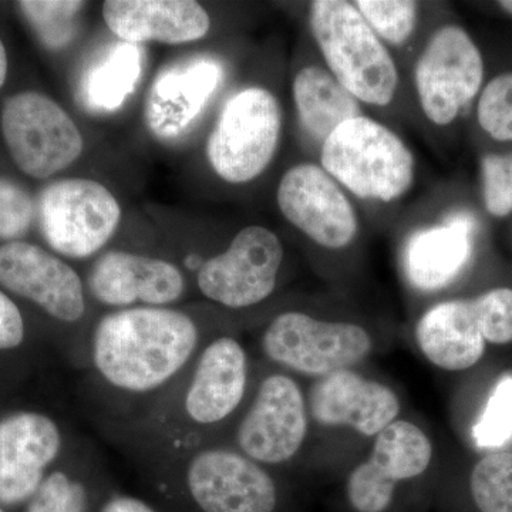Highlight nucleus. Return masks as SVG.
Wrapping results in <instances>:
<instances>
[{
	"label": "nucleus",
	"mask_w": 512,
	"mask_h": 512,
	"mask_svg": "<svg viewBox=\"0 0 512 512\" xmlns=\"http://www.w3.org/2000/svg\"><path fill=\"white\" fill-rule=\"evenodd\" d=\"M470 491L480 512H512V453L497 451L477 461Z\"/></svg>",
	"instance_id": "nucleus-26"
},
{
	"label": "nucleus",
	"mask_w": 512,
	"mask_h": 512,
	"mask_svg": "<svg viewBox=\"0 0 512 512\" xmlns=\"http://www.w3.org/2000/svg\"><path fill=\"white\" fill-rule=\"evenodd\" d=\"M292 90L302 127L320 144L340 124L362 116L359 100L322 67L302 69L293 80Z\"/></svg>",
	"instance_id": "nucleus-23"
},
{
	"label": "nucleus",
	"mask_w": 512,
	"mask_h": 512,
	"mask_svg": "<svg viewBox=\"0 0 512 512\" xmlns=\"http://www.w3.org/2000/svg\"><path fill=\"white\" fill-rule=\"evenodd\" d=\"M485 342L507 345L512 342V289L497 288L474 298Z\"/></svg>",
	"instance_id": "nucleus-32"
},
{
	"label": "nucleus",
	"mask_w": 512,
	"mask_h": 512,
	"mask_svg": "<svg viewBox=\"0 0 512 512\" xmlns=\"http://www.w3.org/2000/svg\"><path fill=\"white\" fill-rule=\"evenodd\" d=\"M473 439L480 448H500L512 440V375L495 384L480 419L474 424Z\"/></svg>",
	"instance_id": "nucleus-29"
},
{
	"label": "nucleus",
	"mask_w": 512,
	"mask_h": 512,
	"mask_svg": "<svg viewBox=\"0 0 512 512\" xmlns=\"http://www.w3.org/2000/svg\"><path fill=\"white\" fill-rule=\"evenodd\" d=\"M308 431V402L301 386L286 373H272L259 384L235 441L238 451L261 466H282L298 456Z\"/></svg>",
	"instance_id": "nucleus-10"
},
{
	"label": "nucleus",
	"mask_w": 512,
	"mask_h": 512,
	"mask_svg": "<svg viewBox=\"0 0 512 512\" xmlns=\"http://www.w3.org/2000/svg\"><path fill=\"white\" fill-rule=\"evenodd\" d=\"M261 346L264 355L282 369L322 379L365 362L372 355L373 339L356 323L284 312L266 326Z\"/></svg>",
	"instance_id": "nucleus-4"
},
{
	"label": "nucleus",
	"mask_w": 512,
	"mask_h": 512,
	"mask_svg": "<svg viewBox=\"0 0 512 512\" xmlns=\"http://www.w3.org/2000/svg\"><path fill=\"white\" fill-rule=\"evenodd\" d=\"M0 285L63 323L86 313L82 278L59 256L29 242L0 245Z\"/></svg>",
	"instance_id": "nucleus-14"
},
{
	"label": "nucleus",
	"mask_w": 512,
	"mask_h": 512,
	"mask_svg": "<svg viewBox=\"0 0 512 512\" xmlns=\"http://www.w3.org/2000/svg\"><path fill=\"white\" fill-rule=\"evenodd\" d=\"M97 512H160L154 505L128 494H111L99 505Z\"/></svg>",
	"instance_id": "nucleus-35"
},
{
	"label": "nucleus",
	"mask_w": 512,
	"mask_h": 512,
	"mask_svg": "<svg viewBox=\"0 0 512 512\" xmlns=\"http://www.w3.org/2000/svg\"><path fill=\"white\" fill-rule=\"evenodd\" d=\"M484 202L494 217H505L512 212V154L483 158Z\"/></svg>",
	"instance_id": "nucleus-33"
},
{
	"label": "nucleus",
	"mask_w": 512,
	"mask_h": 512,
	"mask_svg": "<svg viewBox=\"0 0 512 512\" xmlns=\"http://www.w3.org/2000/svg\"><path fill=\"white\" fill-rule=\"evenodd\" d=\"M284 255V245L271 229L259 225L244 228L227 251L201 265L198 289L225 308H251L274 293Z\"/></svg>",
	"instance_id": "nucleus-8"
},
{
	"label": "nucleus",
	"mask_w": 512,
	"mask_h": 512,
	"mask_svg": "<svg viewBox=\"0 0 512 512\" xmlns=\"http://www.w3.org/2000/svg\"><path fill=\"white\" fill-rule=\"evenodd\" d=\"M92 490L79 476L56 470L47 474L26 512H97Z\"/></svg>",
	"instance_id": "nucleus-27"
},
{
	"label": "nucleus",
	"mask_w": 512,
	"mask_h": 512,
	"mask_svg": "<svg viewBox=\"0 0 512 512\" xmlns=\"http://www.w3.org/2000/svg\"><path fill=\"white\" fill-rule=\"evenodd\" d=\"M311 28L330 73L356 100L372 106L393 100L396 64L353 3L312 2Z\"/></svg>",
	"instance_id": "nucleus-2"
},
{
	"label": "nucleus",
	"mask_w": 512,
	"mask_h": 512,
	"mask_svg": "<svg viewBox=\"0 0 512 512\" xmlns=\"http://www.w3.org/2000/svg\"><path fill=\"white\" fill-rule=\"evenodd\" d=\"M478 123L495 140H512V73L494 77L478 101Z\"/></svg>",
	"instance_id": "nucleus-30"
},
{
	"label": "nucleus",
	"mask_w": 512,
	"mask_h": 512,
	"mask_svg": "<svg viewBox=\"0 0 512 512\" xmlns=\"http://www.w3.org/2000/svg\"><path fill=\"white\" fill-rule=\"evenodd\" d=\"M140 73V47L121 40L111 46L109 52L93 64L84 77V103L94 111L119 109L136 87Z\"/></svg>",
	"instance_id": "nucleus-24"
},
{
	"label": "nucleus",
	"mask_w": 512,
	"mask_h": 512,
	"mask_svg": "<svg viewBox=\"0 0 512 512\" xmlns=\"http://www.w3.org/2000/svg\"><path fill=\"white\" fill-rule=\"evenodd\" d=\"M25 339V322L15 302L0 291V350L18 348Z\"/></svg>",
	"instance_id": "nucleus-34"
},
{
	"label": "nucleus",
	"mask_w": 512,
	"mask_h": 512,
	"mask_svg": "<svg viewBox=\"0 0 512 512\" xmlns=\"http://www.w3.org/2000/svg\"><path fill=\"white\" fill-rule=\"evenodd\" d=\"M421 109L437 126H447L480 92L484 63L466 30L443 26L431 36L416 64Z\"/></svg>",
	"instance_id": "nucleus-11"
},
{
	"label": "nucleus",
	"mask_w": 512,
	"mask_h": 512,
	"mask_svg": "<svg viewBox=\"0 0 512 512\" xmlns=\"http://www.w3.org/2000/svg\"><path fill=\"white\" fill-rule=\"evenodd\" d=\"M37 218V205L22 185L0 177V239L15 242L28 234Z\"/></svg>",
	"instance_id": "nucleus-31"
},
{
	"label": "nucleus",
	"mask_w": 512,
	"mask_h": 512,
	"mask_svg": "<svg viewBox=\"0 0 512 512\" xmlns=\"http://www.w3.org/2000/svg\"><path fill=\"white\" fill-rule=\"evenodd\" d=\"M200 330L190 315L173 308L119 309L103 316L92 336V365L111 389L156 392L190 365Z\"/></svg>",
	"instance_id": "nucleus-1"
},
{
	"label": "nucleus",
	"mask_w": 512,
	"mask_h": 512,
	"mask_svg": "<svg viewBox=\"0 0 512 512\" xmlns=\"http://www.w3.org/2000/svg\"><path fill=\"white\" fill-rule=\"evenodd\" d=\"M0 512H6V511H5V510H3V508H2V507H0Z\"/></svg>",
	"instance_id": "nucleus-38"
},
{
	"label": "nucleus",
	"mask_w": 512,
	"mask_h": 512,
	"mask_svg": "<svg viewBox=\"0 0 512 512\" xmlns=\"http://www.w3.org/2000/svg\"><path fill=\"white\" fill-rule=\"evenodd\" d=\"M276 200L286 220L320 247L342 249L356 237L355 208L338 181L319 165L301 164L286 171Z\"/></svg>",
	"instance_id": "nucleus-13"
},
{
	"label": "nucleus",
	"mask_w": 512,
	"mask_h": 512,
	"mask_svg": "<svg viewBox=\"0 0 512 512\" xmlns=\"http://www.w3.org/2000/svg\"><path fill=\"white\" fill-rule=\"evenodd\" d=\"M421 355L446 372H463L483 359L485 339L474 299L437 303L414 330Z\"/></svg>",
	"instance_id": "nucleus-22"
},
{
	"label": "nucleus",
	"mask_w": 512,
	"mask_h": 512,
	"mask_svg": "<svg viewBox=\"0 0 512 512\" xmlns=\"http://www.w3.org/2000/svg\"><path fill=\"white\" fill-rule=\"evenodd\" d=\"M103 18L111 32L133 45H183L207 36L211 19L194 0H107Z\"/></svg>",
	"instance_id": "nucleus-19"
},
{
	"label": "nucleus",
	"mask_w": 512,
	"mask_h": 512,
	"mask_svg": "<svg viewBox=\"0 0 512 512\" xmlns=\"http://www.w3.org/2000/svg\"><path fill=\"white\" fill-rule=\"evenodd\" d=\"M222 79L214 60L192 59L174 64L151 87L146 106L150 130L161 138H174L190 126L210 100Z\"/></svg>",
	"instance_id": "nucleus-20"
},
{
	"label": "nucleus",
	"mask_w": 512,
	"mask_h": 512,
	"mask_svg": "<svg viewBox=\"0 0 512 512\" xmlns=\"http://www.w3.org/2000/svg\"><path fill=\"white\" fill-rule=\"evenodd\" d=\"M19 10L50 50L69 46L79 32L80 12L86 6L77 0H25Z\"/></svg>",
	"instance_id": "nucleus-25"
},
{
	"label": "nucleus",
	"mask_w": 512,
	"mask_h": 512,
	"mask_svg": "<svg viewBox=\"0 0 512 512\" xmlns=\"http://www.w3.org/2000/svg\"><path fill=\"white\" fill-rule=\"evenodd\" d=\"M6 76H8V53H6L5 45L0 40V89L5 83Z\"/></svg>",
	"instance_id": "nucleus-36"
},
{
	"label": "nucleus",
	"mask_w": 512,
	"mask_h": 512,
	"mask_svg": "<svg viewBox=\"0 0 512 512\" xmlns=\"http://www.w3.org/2000/svg\"><path fill=\"white\" fill-rule=\"evenodd\" d=\"M55 420L36 412L0 420V507L28 504L62 451Z\"/></svg>",
	"instance_id": "nucleus-15"
},
{
	"label": "nucleus",
	"mask_w": 512,
	"mask_h": 512,
	"mask_svg": "<svg viewBox=\"0 0 512 512\" xmlns=\"http://www.w3.org/2000/svg\"><path fill=\"white\" fill-rule=\"evenodd\" d=\"M248 383L249 359L242 343L231 336L212 340L195 360L185 386V419L192 426H217L237 412Z\"/></svg>",
	"instance_id": "nucleus-17"
},
{
	"label": "nucleus",
	"mask_w": 512,
	"mask_h": 512,
	"mask_svg": "<svg viewBox=\"0 0 512 512\" xmlns=\"http://www.w3.org/2000/svg\"><path fill=\"white\" fill-rule=\"evenodd\" d=\"M2 134L19 170L49 178L83 153V137L72 117L46 94L23 92L3 104Z\"/></svg>",
	"instance_id": "nucleus-7"
},
{
	"label": "nucleus",
	"mask_w": 512,
	"mask_h": 512,
	"mask_svg": "<svg viewBox=\"0 0 512 512\" xmlns=\"http://www.w3.org/2000/svg\"><path fill=\"white\" fill-rule=\"evenodd\" d=\"M377 36L392 45L406 42L417 22L416 2L409 0H359L353 3Z\"/></svg>",
	"instance_id": "nucleus-28"
},
{
	"label": "nucleus",
	"mask_w": 512,
	"mask_h": 512,
	"mask_svg": "<svg viewBox=\"0 0 512 512\" xmlns=\"http://www.w3.org/2000/svg\"><path fill=\"white\" fill-rule=\"evenodd\" d=\"M36 205L47 245L72 259L96 255L114 237L121 220L116 197L89 178H66L46 185Z\"/></svg>",
	"instance_id": "nucleus-6"
},
{
	"label": "nucleus",
	"mask_w": 512,
	"mask_h": 512,
	"mask_svg": "<svg viewBox=\"0 0 512 512\" xmlns=\"http://www.w3.org/2000/svg\"><path fill=\"white\" fill-rule=\"evenodd\" d=\"M183 487L198 512H274L278 505V487L268 470L229 448L194 454L185 466Z\"/></svg>",
	"instance_id": "nucleus-9"
},
{
	"label": "nucleus",
	"mask_w": 512,
	"mask_h": 512,
	"mask_svg": "<svg viewBox=\"0 0 512 512\" xmlns=\"http://www.w3.org/2000/svg\"><path fill=\"white\" fill-rule=\"evenodd\" d=\"M323 170L363 200L389 202L412 187L414 160L390 128L369 117L345 121L322 144Z\"/></svg>",
	"instance_id": "nucleus-3"
},
{
	"label": "nucleus",
	"mask_w": 512,
	"mask_h": 512,
	"mask_svg": "<svg viewBox=\"0 0 512 512\" xmlns=\"http://www.w3.org/2000/svg\"><path fill=\"white\" fill-rule=\"evenodd\" d=\"M430 437L413 421L397 419L380 431L369 457L350 471L346 495L356 512H384L397 484L423 476L433 461Z\"/></svg>",
	"instance_id": "nucleus-12"
},
{
	"label": "nucleus",
	"mask_w": 512,
	"mask_h": 512,
	"mask_svg": "<svg viewBox=\"0 0 512 512\" xmlns=\"http://www.w3.org/2000/svg\"><path fill=\"white\" fill-rule=\"evenodd\" d=\"M500 6L512 16V0H503V2H500Z\"/></svg>",
	"instance_id": "nucleus-37"
},
{
	"label": "nucleus",
	"mask_w": 512,
	"mask_h": 512,
	"mask_svg": "<svg viewBox=\"0 0 512 512\" xmlns=\"http://www.w3.org/2000/svg\"><path fill=\"white\" fill-rule=\"evenodd\" d=\"M476 221L468 212L451 214L444 224L414 232L403 249L404 274L414 288L434 292L450 285L473 254Z\"/></svg>",
	"instance_id": "nucleus-21"
},
{
	"label": "nucleus",
	"mask_w": 512,
	"mask_h": 512,
	"mask_svg": "<svg viewBox=\"0 0 512 512\" xmlns=\"http://www.w3.org/2000/svg\"><path fill=\"white\" fill-rule=\"evenodd\" d=\"M282 110L269 90L248 87L225 103L207 143L212 170L231 184L255 180L274 160Z\"/></svg>",
	"instance_id": "nucleus-5"
},
{
	"label": "nucleus",
	"mask_w": 512,
	"mask_h": 512,
	"mask_svg": "<svg viewBox=\"0 0 512 512\" xmlns=\"http://www.w3.org/2000/svg\"><path fill=\"white\" fill-rule=\"evenodd\" d=\"M309 416L323 427H348L360 436L375 437L399 419V397L386 384L353 370L322 377L308 399Z\"/></svg>",
	"instance_id": "nucleus-18"
},
{
	"label": "nucleus",
	"mask_w": 512,
	"mask_h": 512,
	"mask_svg": "<svg viewBox=\"0 0 512 512\" xmlns=\"http://www.w3.org/2000/svg\"><path fill=\"white\" fill-rule=\"evenodd\" d=\"M87 286L97 302L113 308H170L185 292V278L173 262L127 251L101 255Z\"/></svg>",
	"instance_id": "nucleus-16"
}]
</instances>
